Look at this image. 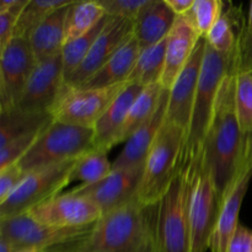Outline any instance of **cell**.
Returning a JSON list of instances; mask_svg holds the SVG:
<instances>
[{"instance_id":"cell-23","label":"cell","mask_w":252,"mask_h":252,"mask_svg":"<svg viewBox=\"0 0 252 252\" xmlns=\"http://www.w3.org/2000/svg\"><path fill=\"white\" fill-rule=\"evenodd\" d=\"M70 5L49 15L29 38L37 62L52 58L62 53L65 39V21Z\"/></svg>"},{"instance_id":"cell-22","label":"cell","mask_w":252,"mask_h":252,"mask_svg":"<svg viewBox=\"0 0 252 252\" xmlns=\"http://www.w3.org/2000/svg\"><path fill=\"white\" fill-rule=\"evenodd\" d=\"M140 52H142V48L137 39L133 37L98 69L97 73L94 74L85 84L80 86L108 88L117 84L127 83Z\"/></svg>"},{"instance_id":"cell-38","label":"cell","mask_w":252,"mask_h":252,"mask_svg":"<svg viewBox=\"0 0 252 252\" xmlns=\"http://www.w3.org/2000/svg\"><path fill=\"white\" fill-rule=\"evenodd\" d=\"M239 68L252 71V39L246 37L245 30L239 39Z\"/></svg>"},{"instance_id":"cell-14","label":"cell","mask_w":252,"mask_h":252,"mask_svg":"<svg viewBox=\"0 0 252 252\" xmlns=\"http://www.w3.org/2000/svg\"><path fill=\"white\" fill-rule=\"evenodd\" d=\"M64 85L65 80L62 53L37 62L21 100L15 108L26 112L49 113Z\"/></svg>"},{"instance_id":"cell-44","label":"cell","mask_w":252,"mask_h":252,"mask_svg":"<svg viewBox=\"0 0 252 252\" xmlns=\"http://www.w3.org/2000/svg\"><path fill=\"white\" fill-rule=\"evenodd\" d=\"M250 73H251V74H252V71H250Z\"/></svg>"},{"instance_id":"cell-33","label":"cell","mask_w":252,"mask_h":252,"mask_svg":"<svg viewBox=\"0 0 252 252\" xmlns=\"http://www.w3.org/2000/svg\"><path fill=\"white\" fill-rule=\"evenodd\" d=\"M223 10L224 2L220 0H194L193 7L189 14L201 38H206L221 16Z\"/></svg>"},{"instance_id":"cell-10","label":"cell","mask_w":252,"mask_h":252,"mask_svg":"<svg viewBox=\"0 0 252 252\" xmlns=\"http://www.w3.org/2000/svg\"><path fill=\"white\" fill-rule=\"evenodd\" d=\"M91 226L78 229L52 228L38 223L29 213H25L0 219V239L11 244L16 251L43 252L81 238L90 230Z\"/></svg>"},{"instance_id":"cell-1","label":"cell","mask_w":252,"mask_h":252,"mask_svg":"<svg viewBox=\"0 0 252 252\" xmlns=\"http://www.w3.org/2000/svg\"><path fill=\"white\" fill-rule=\"evenodd\" d=\"M238 68L239 44L235 63L223 79L219 89L213 120L204 144L203 164L212 175L219 206L244 167L245 134L241 130L235 107V79Z\"/></svg>"},{"instance_id":"cell-21","label":"cell","mask_w":252,"mask_h":252,"mask_svg":"<svg viewBox=\"0 0 252 252\" xmlns=\"http://www.w3.org/2000/svg\"><path fill=\"white\" fill-rule=\"evenodd\" d=\"M176 20L177 16L165 0H149L133 22L134 38L140 48L145 49L166 39Z\"/></svg>"},{"instance_id":"cell-43","label":"cell","mask_w":252,"mask_h":252,"mask_svg":"<svg viewBox=\"0 0 252 252\" xmlns=\"http://www.w3.org/2000/svg\"><path fill=\"white\" fill-rule=\"evenodd\" d=\"M19 252H38L36 250H24V251H19Z\"/></svg>"},{"instance_id":"cell-36","label":"cell","mask_w":252,"mask_h":252,"mask_svg":"<svg viewBox=\"0 0 252 252\" xmlns=\"http://www.w3.org/2000/svg\"><path fill=\"white\" fill-rule=\"evenodd\" d=\"M25 175L26 174L22 171L19 164H14L11 166H7L6 169L0 170V203L4 202L19 186Z\"/></svg>"},{"instance_id":"cell-26","label":"cell","mask_w":252,"mask_h":252,"mask_svg":"<svg viewBox=\"0 0 252 252\" xmlns=\"http://www.w3.org/2000/svg\"><path fill=\"white\" fill-rule=\"evenodd\" d=\"M106 16L102 5L97 1H73L68 9L64 44L84 36L96 27Z\"/></svg>"},{"instance_id":"cell-2","label":"cell","mask_w":252,"mask_h":252,"mask_svg":"<svg viewBox=\"0 0 252 252\" xmlns=\"http://www.w3.org/2000/svg\"><path fill=\"white\" fill-rule=\"evenodd\" d=\"M153 208L140 204L135 197L103 214L81 238L43 252H159Z\"/></svg>"},{"instance_id":"cell-9","label":"cell","mask_w":252,"mask_h":252,"mask_svg":"<svg viewBox=\"0 0 252 252\" xmlns=\"http://www.w3.org/2000/svg\"><path fill=\"white\" fill-rule=\"evenodd\" d=\"M219 212V199L213 179L206 165H199L191 182L189 202L191 252H207L211 249L212 234Z\"/></svg>"},{"instance_id":"cell-40","label":"cell","mask_w":252,"mask_h":252,"mask_svg":"<svg viewBox=\"0 0 252 252\" xmlns=\"http://www.w3.org/2000/svg\"><path fill=\"white\" fill-rule=\"evenodd\" d=\"M244 164L252 166V132L245 134V155H244Z\"/></svg>"},{"instance_id":"cell-4","label":"cell","mask_w":252,"mask_h":252,"mask_svg":"<svg viewBox=\"0 0 252 252\" xmlns=\"http://www.w3.org/2000/svg\"><path fill=\"white\" fill-rule=\"evenodd\" d=\"M185 133L177 126L165 120L147 160L137 192L140 204L153 208L164 197L177 175L180 153Z\"/></svg>"},{"instance_id":"cell-27","label":"cell","mask_w":252,"mask_h":252,"mask_svg":"<svg viewBox=\"0 0 252 252\" xmlns=\"http://www.w3.org/2000/svg\"><path fill=\"white\" fill-rule=\"evenodd\" d=\"M165 51H166V39L142 49L127 83L138 84L143 88L160 83L164 73Z\"/></svg>"},{"instance_id":"cell-12","label":"cell","mask_w":252,"mask_h":252,"mask_svg":"<svg viewBox=\"0 0 252 252\" xmlns=\"http://www.w3.org/2000/svg\"><path fill=\"white\" fill-rule=\"evenodd\" d=\"M27 213L38 223L58 229L88 228L103 216L94 202L71 191L38 204Z\"/></svg>"},{"instance_id":"cell-25","label":"cell","mask_w":252,"mask_h":252,"mask_svg":"<svg viewBox=\"0 0 252 252\" xmlns=\"http://www.w3.org/2000/svg\"><path fill=\"white\" fill-rule=\"evenodd\" d=\"M164 90L165 89L160 83H155L143 88V90L140 91L138 97L133 102L122 128L118 132L116 144L127 142L132 137L133 133L139 129L154 115L155 111L158 110Z\"/></svg>"},{"instance_id":"cell-29","label":"cell","mask_w":252,"mask_h":252,"mask_svg":"<svg viewBox=\"0 0 252 252\" xmlns=\"http://www.w3.org/2000/svg\"><path fill=\"white\" fill-rule=\"evenodd\" d=\"M107 153L102 149H91L76 159L70 174V184L80 181L81 185H93L105 179L112 171V164L108 161Z\"/></svg>"},{"instance_id":"cell-3","label":"cell","mask_w":252,"mask_h":252,"mask_svg":"<svg viewBox=\"0 0 252 252\" xmlns=\"http://www.w3.org/2000/svg\"><path fill=\"white\" fill-rule=\"evenodd\" d=\"M236 57H238V46L234 52L225 54L212 48L206 41L203 63H202L191 120L177 165V174H181L189 186L203 160L204 144L213 120L219 89L223 83V79L235 63Z\"/></svg>"},{"instance_id":"cell-20","label":"cell","mask_w":252,"mask_h":252,"mask_svg":"<svg viewBox=\"0 0 252 252\" xmlns=\"http://www.w3.org/2000/svg\"><path fill=\"white\" fill-rule=\"evenodd\" d=\"M142 90L143 86L128 83L125 90L111 102L94 127V148L108 152L111 148L115 147L118 132L122 128L133 102Z\"/></svg>"},{"instance_id":"cell-42","label":"cell","mask_w":252,"mask_h":252,"mask_svg":"<svg viewBox=\"0 0 252 252\" xmlns=\"http://www.w3.org/2000/svg\"><path fill=\"white\" fill-rule=\"evenodd\" d=\"M0 252H19L15 250L14 246L10 243H7L4 239H0Z\"/></svg>"},{"instance_id":"cell-39","label":"cell","mask_w":252,"mask_h":252,"mask_svg":"<svg viewBox=\"0 0 252 252\" xmlns=\"http://www.w3.org/2000/svg\"><path fill=\"white\" fill-rule=\"evenodd\" d=\"M165 2L175 12L176 16H184L191 11L194 0H165Z\"/></svg>"},{"instance_id":"cell-11","label":"cell","mask_w":252,"mask_h":252,"mask_svg":"<svg viewBox=\"0 0 252 252\" xmlns=\"http://www.w3.org/2000/svg\"><path fill=\"white\" fill-rule=\"evenodd\" d=\"M36 64L29 39L14 37L0 52V112L19 105Z\"/></svg>"},{"instance_id":"cell-32","label":"cell","mask_w":252,"mask_h":252,"mask_svg":"<svg viewBox=\"0 0 252 252\" xmlns=\"http://www.w3.org/2000/svg\"><path fill=\"white\" fill-rule=\"evenodd\" d=\"M235 107L244 134L252 132V74L238 68L235 79Z\"/></svg>"},{"instance_id":"cell-24","label":"cell","mask_w":252,"mask_h":252,"mask_svg":"<svg viewBox=\"0 0 252 252\" xmlns=\"http://www.w3.org/2000/svg\"><path fill=\"white\" fill-rule=\"evenodd\" d=\"M53 121L51 113L26 112L19 108L0 112V148L12 140L44 129Z\"/></svg>"},{"instance_id":"cell-8","label":"cell","mask_w":252,"mask_h":252,"mask_svg":"<svg viewBox=\"0 0 252 252\" xmlns=\"http://www.w3.org/2000/svg\"><path fill=\"white\" fill-rule=\"evenodd\" d=\"M127 85L128 83L117 84L108 88L64 85L49 113L56 122L94 128L111 102Z\"/></svg>"},{"instance_id":"cell-5","label":"cell","mask_w":252,"mask_h":252,"mask_svg":"<svg viewBox=\"0 0 252 252\" xmlns=\"http://www.w3.org/2000/svg\"><path fill=\"white\" fill-rule=\"evenodd\" d=\"M94 128L52 121L17 164L25 174L78 159L94 149Z\"/></svg>"},{"instance_id":"cell-28","label":"cell","mask_w":252,"mask_h":252,"mask_svg":"<svg viewBox=\"0 0 252 252\" xmlns=\"http://www.w3.org/2000/svg\"><path fill=\"white\" fill-rule=\"evenodd\" d=\"M71 2V0H30L17 20L14 37L29 39L49 15Z\"/></svg>"},{"instance_id":"cell-7","label":"cell","mask_w":252,"mask_h":252,"mask_svg":"<svg viewBox=\"0 0 252 252\" xmlns=\"http://www.w3.org/2000/svg\"><path fill=\"white\" fill-rule=\"evenodd\" d=\"M76 159L42 167L25 175L19 186L0 203V219L25 214L33 207L61 194L70 184V174Z\"/></svg>"},{"instance_id":"cell-31","label":"cell","mask_w":252,"mask_h":252,"mask_svg":"<svg viewBox=\"0 0 252 252\" xmlns=\"http://www.w3.org/2000/svg\"><path fill=\"white\" fill-rule=\"evenodd\" d=\"M238 17H236V10L228 9L225 10V4H224V10L221 16L219 17L218 21L216 22L208 34L206 36V41L212 48L220 53L229 54L234 52V49L238 46V42L240 36L243 34L241 32L239 36H236L235 26L238 25ZM245 30V29H244Z\"/></svg>"},{"instance_id":"cell-34","label":"cell","mask_w":252,"mask_h":252,"mask_svg":"<svg viewBox=\"0 0 252 252\" xmlns=\"http://www.w3.org/2000/svg\"><path fill=\"white\" fill-rule=\"evenodd\" d=\"M98 2L108 16L134 22L149 0H98Z\"/></svg>"},{"instance_id":"cell-17","label":"cell","mask_w":252,"mask_h":252,"mask_svg":"<svg viewBox=\"0 0 252 252\" xmlns=\"http://www.w3.org/2000/svg\"><path fill=\"white\" fill-rule=\"evenodd\" d=\"M201 36L197 32L189 14L177 16L176 22L166 38L165 66L161 84L165 90H170L193 54Z\"/></svg>"},{"instance_id":"cell-19","label":"cell","mask_w":252,"mask_h":252,"mask_svg":"<svg viewBox=\"0 0 252 252\" xmlns=\"http://www.w3.org/2000/svg\"><path fill=\"white\" fill-rule=\"evenodd\" d=\"M167 101H169V90H164L158 110L126 142L122 152L112 162V169H127V167L144 165L148 154L166 118Z\"/></svg>"},{"instance_id":"cell-15","label":"cell","mask_w":252,"mask_h":252,"mask_svg":"<svg viewBox=\"0 0 252 252\" xmlns=\"http://www.w3.org/2000/svg\"><path fill=\"white\" fill-rule=\"evenodd\" d=\"M134 37L133 21L118 17H111L106 24L90 52L80 65L65 80V85L80 86L85 84L91 76L97 73L98 69L108 62V59L120 51L127 42Z\"/></svg>"},{"instance_id":"cell-41","label":"cell","mask_w":252,"mask_h":252,"mask_svg":"<svg viewBox=\"0 0 252 252\" xmlns=\"http://www.w3.org/2000/svg\"><path fill=\"white\" fill-rule=\"evenodd\" d=\"M245 34L246 37L252 39V1L250 2V6H249V15H248V22H246L245 26Z\"/></svg>"},{"instance_id":"cell-13","label":"cell","mask_w":252,"mask_h":252,"mask_svg":"<svg viewBox=\"0 0 252 252\" xmlns=\"http://www.w3.org/2000/svg\"><path fill=\"white\" fill-rule=\"evenodd\" d=\"M143 170L144 165L112 169L105 179L93 185H80L71 192L90 199L103 214H107L137 197Z\"/></svg>"},{"instance_id":"cell-37","label":"cell","mask_w":252,"mask_h":252,"mask_svg":"<svg viewBox=\"0 0 252 252\" xmlns=\"http://www.w3.org/2000/svg\"><path fill=\"white\" fill-rule=\"evenodd\" d=\"M228 252H252V230L240 224L234 234Z\"/></svg>"},{"instance_id":"cell-6","label":"cell","mask_w":252,"mask_h":252,"mask_svg":"<svg viewBox=\"0 0 252 252\" xmlns=\"http://www.w3.org/2000/svg\"><path fill=\"white\" fill-rule=\"evenodd\" d=\"M191 186L177 174L157 206L155 235L159 252H191L189 202Z\"/></svg>"},{"instance_id":"cell-30","label":"cell","mask_w":252,"mask_h":252,"mask_svg":"<svg viewBox=\"0 0 252 252\" xmlns=\"http://www.w3.org/2000/svg\"><path fill=\"white\" fill-rule=\"evenodd\" d=\"M108 20H110V16L106 15V16L98 22L97 26L94 27L91 31L88 32V33L64 44L63 49H62L64 80H66V79L74 73V70L80 65L81 62L85 59V57L88 56V53L90 52L93 44L95 43L98 34H100L101 32H102V30L105 29Z\"/></svg>"},{"instance_id":"cell-16","label":"cell","mask_w":252,"mask_h":252,"mask_svg":"<svg viewBox=\"0 0 252 252\" xmlns=\"http://www.w3.org/2000/svg\"><path fill=\"white\" fill-rule=\"evenodd\" d=\"M204 49H206V38H201L187 65L169 90V101H167L165 120L182 129L185 137L191 120L192 108H193L202 63H203Z\"/></svg>"},{"instance_id":"cell-35","label":"cell","mask_w":252,"mask_h":252,"mask_svg":"<svg viewBox=\"0 0 252 252\" xmlns=\"http://www.w3.org/2000/svg\"><path fill=\"white\" fill-rule=\"evenodd\" d=\"M29 1L30 0H16L11 9L0 12V52L14 38L17 20Z\"/></svg>"},{"instance_id":"cell-18","label":"cell","mask_w":252,"mask_h":252,"mask_svg":"<svg viewBox=\"0 0 252 252\" xmlns=\"http://www.w3.org/2000/svg\"><path fill=\"white\" fill-rule=\"evenodd\" d=\"M252 177V166L244 164L235 184L231 186L219 206L218 217L211 240V252H228L233 236L239 224L241 204L248 192Z\"/></svg>"}]
</instances>
